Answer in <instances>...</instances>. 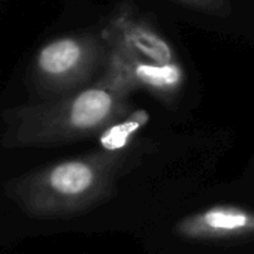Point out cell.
I'll use <instances>...</instances> for the list:
<instances>
[{"label": "cell", "instance_id": "cell-1", "mask_svg": "<svg viewBox=\"0 0 254 254\" xmlns=\"http://www.w3.org/2000/svg\"><path fill=\"white\" fill-rule=\"evenodd\" d=\"M136 88L109 60L99 79L66 97L8 108L2 114L6 148L57 147L100 135L129 114L127 99Z\"/></svg>", "mask_w": 254, "mask_h": 254}, {"label": "cell", "instance_id": "cell-2", "mask_svg": "<svg viewBox=\"0 0 254 254\" xmlns=\"http://www.w3.org/2000/svg\"><path fill=\"white\" fill-rule=\"evenodd\" d=\"M123 153L97 151L66 159L12 178L5 196L26 215L62 218L94 205L109 190Z\"/></svg>", "mask_w": 254, "mask_h": 254}, {"label": "cell", "instance_id": "cell-3", "mask_svg": "<svg viewBox=\"0 0 254 254\" xmlns=\"http://www.w3.org/2000/svg\"><path fill=\"white\" fill-rule=\"evenodd\" d=\"M114 62L138 88L169 100L184 84V69L172 47L150 26L133 17L132 9H120L102 29Z\"/></svg>", "mask_w": 254, "mask_h": 254}, {"label": "cell", "instance_id": "cell-4", "mask_svg": "<svg viewBox=\"0 0 254 254\" xmlns=\"http://www.w3.org/2000/svg\"><path fill=\"white\" fill-rule=\"evenodd\" d=\"M108 57L109 44L102 30L56 38L41 47L32 62L27 75L30 94L39 102L70 96L105 70Z\"/></svg>", "mask_w": 254, "mask_h": 254}, {"label": "cell", "instance_id": "cell-5", "mask_svg": "<svg viewBox=\"0 0 254 254\" xmlns=\"http://www.w3.org/2000/svg\"><path fill=\"white\" fill-rule=\"evenodd\" d=\"M175 233L191 241H212L254 235V211L238 205H212L175 224Z\"/></svg>", "mask_w": 254, "mask_h": 254}, {"label": "cell", "instance_id": "cell-6", "mask_svg": "<svg viewBox=\"0 0 254 254\" xmlns=\"http://www.w3.org/2000/svg\"><path fill=\"white\" fill-rule=\"evenodd\" d=\"M150 121V114L145 109H136L111 126L99 135V147L105 153H123L133 142V138Z\"/></svg>", "mask_w": 254, "mask_h": 254}, {"label": "cell", "instance_id": "cell-7", "mask_svg": "<svg viewBox=\"0 0 254 254\" xmlns=\"http://www.w3.org/2000/svg\"><path fill=\"white\" fill-rule=\"evenodd\" d=\"M194 12L226 18L232 14V0H172Z\"/></svg>", "mask_w": 254, "mask_h": 254}]
</instances>
